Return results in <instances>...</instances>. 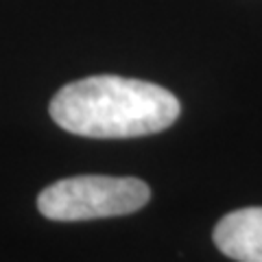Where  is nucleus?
<instances>
[{"instance_id":"2","label":"nucleus","mask_w":262,"mask_h":262,"mask_svg":"<svg viewBox=\"0 0 262 262\" xmlns=\"http://www.w3.org/2000/svg\"><path fill=\"white\" fill-rule=\"evenodd\" d=\"M151 188L136 177L79 175L59 179L37 196V210L51 221H92L142 210Z\"/></svg>"},{"instance_id":"1","label":"nucleus","mask_w":262,"mask_h":262,"mask_svg":"<svg viewBox=\"0 0 262 262\" xmlns=\"http://www.w3.org/2000/svg\"><path fill=\"white\" fill-rule=\"evenodd\" d=\"M182 105L166 88L140 79L96 75L63 85L51 101L61 129L85 138H140L179 118Z\"/></svg>"},{"instance_id":"3","label":"nucleus","mask_w":262,"mask_h":262,"mask_svg":"<svg viewBox=\"0 0 262 262\" xmlns=\"http://www.w3.org/2000/svg\"><path fill=\"white\" fill-rule=\"evenodd\" d=\"M214 245L236 262H262V208L225 214L214 227Z\"/></svg>"}]
</instances>
